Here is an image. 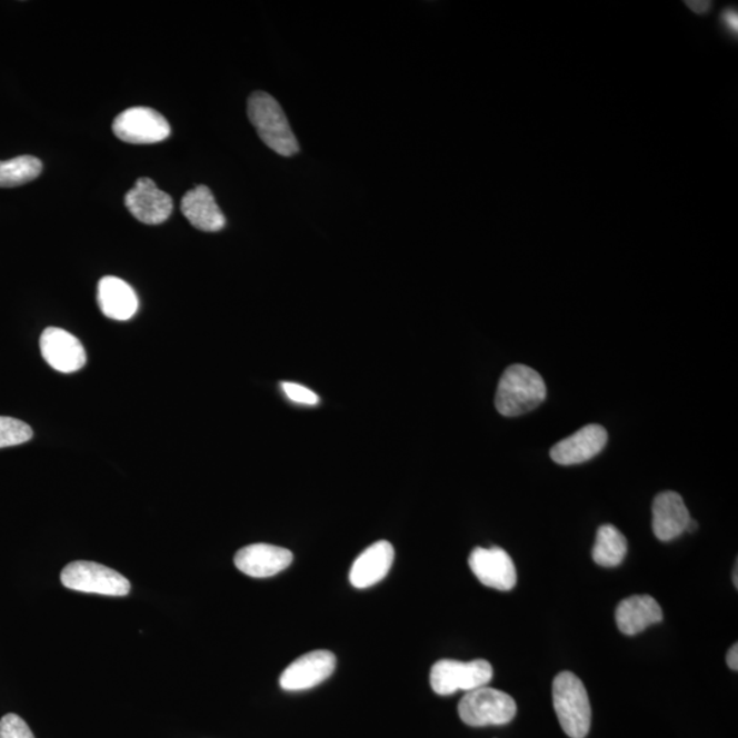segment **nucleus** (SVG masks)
Returning a JSON list of instances; mask_svg holds the SVG:
<instances>
[{
  "mask_svg": "<svg viewBox=\"0 0 738 738\" xmlns=\"http://www.w3.org/2000/svg\"><path fill=\"white\" fill-rule=\"evenodd\" d=\"M282 390L286 397L296 403L307 405V407H315V405L319 403V396L317 392L309 390L306 386L283 382Z\"/></svg>",
  "mask_w": 738,
  "mask_h": 738,
  "instance_id": "5701e85b",
  "label": "nucleus"
},
{
  "mask_svg": "<svg viewBox=\"0 0 738 738\" xmlns=\"http://www.w3.org/2000/svg\"><path fill=\"white\" fill-rule=\"evenodd\" d=\"M554 708L565 734L585 738L591 728V705L585 684L570 671H562L552 684Z\"/></svg>",
  "mask_w": 738,
  "mask_h": 738,
  "instance_id": "7ed1b4c3",
  "label": "nucleus"
},
{
  "mask_svg": "<svg viewBox=\"0 0 738 738\" xmlns=\"http://www.w3.org/2000/svg\"><path fill=\"white\" fill-rule=\"evenodd\" d=\"M43 171L40 159L23 154L9 160H0V188L21 187L36 180Z\"/></svg>",
  "mask_w": 738,
  "mask_h": 738,
  "instance_id": "aec40b11",
  "label": "nucleus"
},
{
  "mask_svg": "<svg viewBox=\"0 0 738 738\" xmlns=\"http://www.w3.org/2000/svg\"><path fill=\"white\" fill-rule=\"evenodd\" d=\"M606 428L599 425H589L567 439L552 446L550 456L558 466H576L591 460L605 449L607 443Z\"/></svg>",
  "mask_w": 738,
  "mask_h": 738,
  "instance_id": "ddd939ff",
  "label": "nucleus"
},
{
  "mask_svg": "<svg viewBox=\"0 0 738 738\" xmlns=\"http://www.w3.org/2000/svg\"><path fill=\"white\" fill-rule=\"evenodd\" d=\"M628 541L620 529L606 523L598 529L592 549L594 561L599 567L616 568L627 557Z\"/></svg>",
  "mask_w": 738,
  "mask_h": 738,
  "instance_id": "6ab92c4d",
  "label": "nucleus"
},
{
  "mask_svg": "<svg viewBox=\"0 0 738 738\" xmlns=\"http://www.w3.org/2000/svg\"><path fill=\"white\" fill-rule=\"evenodd\" d=\"M737 574H738V567H737V565H736V568H735V579H734V580H735V586H736V587H738V580H737V577H738V576H737Z\"/></svg>",
  "mask_w": 738,
  "mask_h": 738,
  "instance_id": "cd10ccee",
  "label": "nucleus"
},
{
  "mask_svg": "<svg viewBox=\"0 0 738 738\" xmlns=\"http://www.w3.org/2000/svg\"><path fill=\"white\" fill-rule=\"evenodd\" d=\"M547 387L533 368L515 365L506 368L496 395V407L506 418L526 415L546 400Z\"/></svg>",
  "mask_w": 738,
  "mask_h": 738,
  "instance_id": "f257e3e1",
  "label": "nucleus"
},
{
  "mask_svg": "<svg viewBox=\"0 0 738 738\" xmlns=\"http://www.w3.org/2000/svg\"><path fill=\"white\" fill-rule=\"evenodd\" d=\"M40 350L51 368L62 373L80 371L87 365L82 343L67 330L49 327L40 338Z\"/></svg>",
  "mask_w": 738,
  "mask_h": 738,
  "instance_id": "9d476101",
  "label": "nucleus"
},
{
  "mask_svg": "<svg viewBox=\"0 0 738 738\" xmlns=\"http://www.w3.org/2000/svg\"><path fill=\"white\" fill-rule=\"evenodd\" d=\"M698 527H699V526H698V522H696L695 520L690 519V521H689V523H688V527H687V532H695L696 529H698Z\"/></svg>",
  "mask_w": 738,
  "mask_h": 738,
  "instance_id": "bb28decb",
  "label": "nucleus"
},
{
  "mask_svg": "<svg viewBox=\"0 0 738 738\" xmlns=\"http://www.w3.org/2000/svg\"><path fill=\"white\" fill-rule=\"evenodd\" d=\"M493 676L492 666L485 659L461 660L442 659L432 666L430 682L433 692L449 696L458 690H470L487 687Z\"/></svg>",
  "mask_w": 738,
  "mask_h": 738,
  "instance_id": "39448f33",
  "label": "nucleus"
},
{
  "mask_svg": "<svg viewBox=\"0 0 738 738\" xmlns=\"http://www.w3.org/2000/svg\"><path fill=\"white\" fill-rule=\"evenodd\" d=\"M725 27L730 29L731 32L737 33V13L736 10H726L722 16Z\"/></svg>",
  "mask_w": 738,
  "mask_h": 738,
  "instance_id": "b1692460",
  "label": "nucleus"
},
{
  "mask_svg": "<svg viewBox=\"0 0 738 738\" xmlns=\"http://www.w3.org/2000/svg\"><path fill=\"white\" fill-rule=\"evenodd\" d=\"M726 664H728V666L731 670H735V671L738 670V646H737V642H736V645L731 646L728 655H726Z\"/></svg>",
  "mask_w": 738,
  "mask_h": 738,
  "instance_id": "393cba45",
  "label": "nucleus"
},
{
  "mask_svg": "<svg viewBox=\"0 0 738 738\" xmlns=\"http://www.w3.org/2000/svg\"><path fill=\"white\" fill-rule=\"evenodd\" d=\"M293 552L283 547L255 543L243 547L236 554L235 564L238 570L255 579L277 576L293 562Z\"/></svg>",
  "mask_w": 738,
  "mask_h": 738,
  "instance_id": "f8f14e48",
  "label": "nucleus"
},
{
  "mask_svg": "<svg viewBox=\"0 0 738 738\" xmlns=\"http://www.w3.org/2000/svg\"><path fill=\"white\" fill-rule=\"evenodd\" d=\"M662 620V607L650 595H634L624 599L616 610L617 627L627 636L639 635Z\"/></svg>",
  "mask_w": 738,
  "mask_h": 738,
  "instance_id": "f3484780",
  "label": "nucleus"
},
{
  "mask_svg": "<svg viewBox=\"0 0 738 738\" xmlns=\"http://www.w3.org/2000/svg\"><path fill=\"white\" fill-rule=\"evenodd\" d=\"M337 666L336 655L319 650L301 655L279 678L282 689L289 692H299L320 686L330 678Z\"/></svg>",
  "mask_w": 738,
  "mask_h": 738,
  "instance_id": "6e6552de",
  "label": "nucleus"
},
{
  "mask_svg": "<svg viewBox=\"0 0 738 738\" xmlns=\"http://www.w3.org/2000/svg\"><path fill=\"white\" fill-rule=\"evenodd\" d=\"M32 438V428L27 422L0 416V449L27 443Z\"/></svg>",
  "mask_w": 738,
  "mask_h": 738,
  "instance_id": "412c9836",
  "label": "nucleus"
},
{
  "mask_svg": "<svg viewBox=\"0 0 738 738\" xmlns=\"http://www.w3.org/2000/svg\"><path fill=\"white\" fill-rule=\"evenodd\" d=\"M468 562L470 570L486 587L498 589V591H510L517 585L513 559L499 547H491V549L476 547L470 552Z\"/></svg>",
  "mask_w": 738,
  "mask_h": 738,
  "instance_id": "1a4fd4ad",
  "label": "nucleus"
},
{
  "mask_svg": "<svg viewBox=\"0 0 738 738\" xmlns=\"http://www.w3.org/2000/svg\"><path fill=\"white\" fill-rule=\"evenodd\" d=\"M0 738H34V736L21 717L8 714L0 719Z\"/></svg>",
  "mask_w": 738,
  "mask_h": 738,
  "instance_id": "4be33fe9",
  "label": "nucleus"
},
{
  "mask_svg": "<svg viewBox=\"0 0 738 738\" xmlns=\"http://www.w3.org/2000/svg\"><path fill=\"white\" fill-rule=\"evenodd\" d=\"M395 562V547L389 541L379 540L357 557L349 580L355 588L365 589L382 581Z\"/></svg>",
  "mask_w": 738,
  "mask_h": 738,
  "instance_id": "2eb2a0df",
  "label": "nucleus"
},
{
  "mask_svg": "<svg viewBox=\"0 0 738 738\" xmlns=\"http://www.w3.org/2000/svg\"><path fill=\"white\" fill-rule=\"evenodd\" d=\"M248 117L261 141L281 157H295L300 151L289 119L276 98L266 92H253L248 100Z\"/></svg>",
  "mask_w": 738,
  "mask_h": 738,
  "instance_id": "f03ea898",
  "label": "nucleus"
},
{
  "mask_svg": "<svg viewBox=\"0 0 738 738\" xmlns=\"http://www.w3.org/2000/svg\"><path fill=\"white\" fill-rule=\"evenodd\" d=\"M62 585L73 591L127 597L130 582L114 569L97 562L76 561L62 570Z\"/></svg>",
  "mask_w": 738,
  "mask_h": 738,
  "instance_id": "423d86ee",
  "label": "nucleus"
},
{
  "mask_svg": "<svg viewBox=\"0 0 738 738\" xmlns=\"http://www.w3.org/2000/svg\"><path fill=\"white\" fill-rule=\"evenodd\" d=\"M98 303L104 317L127 321L139 309V299L132 286L117 277H104L98 286Z\"/></svg>",
  "mask_w": 738,
  "mask_h": 738,
  "instance_id": "a211bd4d",
  "label": "nucleus"
},
{
  "mask_svg": "<svg viewBox=\"0 0 738 738\" xmlns=\"http://www.w3.org/2000/svg\"><path fill=\"white\" fill-rule=\"evenodd\" d=\"M112 132L129 144H157L169 139L170 123L150 107H132L114 119Z\"/></svg>",
  "mask_w": 738,
  "mask_h": 738,
  "instance_id": "0eeeda50",
  "label": "nucleus"
},
{
  "mask_svg": "<svg viewBox=\"0 0 738 738\" xmlns=\"http://www.w3.org/2000/svg\"><path fill=\"white\" fill-rule=\"evenodd\" d=\"M124 206L132 216L146 225H162L172 212V199L160 190L151 178H140L124 196Z\"/></svg>",
  "mask_w": 738,
  "mask_h": 738,
  "instance_id": "9b49d317",
  "label": "nucleus"
},
{
  "mask_svg": "<svg viewBox=\"0 0 738 738\" xmlns=\"http://www.w3.org/2000/svg\"><path fill=\"white\" fill-rule=\"evenodd\" d=\"M690 3H692L694 6H695V4L698 6V8L692 9V10L698 11V13H705V9H708V4H710V3H704V2H701V3H694V2H690Z\"/></svg>",
  "mask_w": 738,
  "mask_h": 738,
  "instance_id": "a878e982",
  "label": "nucleus"
},
{
  "mask_svg": "<svg viewBox=\"0 0 738 738\" xmlns=\"http://www.w3.org/2000/svg\"><path fill=\"white\" fill-rule=\"evenodd\" d=\"M516 714L517 705L510 695L488 687L470 690L458 705V716L473 728L509 724Z\"/></svg>",
  "mask_w": 738,
  "mask_h": 738,
  "instance_id": "20e7f679",
  "label": "nucleus"
},
{
  "mask_svg": "<svg viewBox=\"0 0 738 738\" xmlns=\"http://www.w3.org/2000/svg\"><path fill=\"white\" fill-rule=\"evenodd\" d=\"M690 521L689 510L680 493L665 491L658 493L652 505V529L655 537L670 541L687 532Z\"/></svg>",
  "mask_w": 738,
  "mask_h": 738,
  "instance_id": "4468645a",
  "label": "nucleus"
},
{
  "mask_svg": "<svg viewBox=\"0 0 738 738\" xmlns=\"http://www.w3.org/2000/svg\"><path fill=\"white\" fill-rule=\"evenodd\" d=\"M181 210L193 228L206 233H217L226 226L223 212L206 184H199L183 196Z\"/></svg>",
  "mask_w": 738,
  "mask_h": 738,
  "instance_id": "dca6fc26",
  "label": "nucleus"
}]
</instances>
